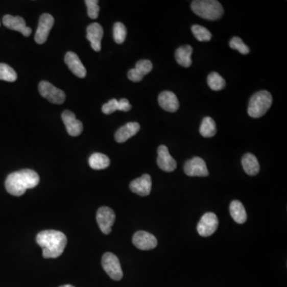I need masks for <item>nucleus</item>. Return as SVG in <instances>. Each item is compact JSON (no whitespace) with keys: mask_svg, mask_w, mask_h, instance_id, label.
Wrapping results in <instances>:
<instances>
[{"mask_svg":"<svg viewBox=\"0 0 287 287\" xmlns=\"http://www.w3.org/2000/svg\"><path fill=\"white\" fill-rule=\"evenodd\" d=\"M272 95L268 91H259L251 97L247 113L253 118H258L264 116L269 110L272 105Z\"/></svg>","mask_w":287,"mask_h":287,"instance_id":"20e7f679","label":"nucleus"},{"mask_svg":"<svg viewBox=\"0 0 287 287\" xmlns=\"http://www.w3.org/2000/svg\"><path fill=\"white\" fill-rule=\"evenodd\" d=\"M193 52V49L191 45H182L179 47L175 53V58L179 65L183 67H190L193 64V61H192Z\"/></svg>","mask_w":287,"mask_h":287,"instance_id":"412c9836","label":"nucleus"},{"mask_svg":"<svg viewBox=\"0 0 287 287\" xmlns=\"http://www.w3.org/2000/svg\"><path fill=\"white\" fill-rule=\"evenodd\" d=\"M153 63L149 60H140L136 62L134 69H131L128 73V78L132 82H138L143 79L144 77L151 72Z\"/></svg>","mask_w":287,"mask_h":287,"instance_id":"f3484780","label":"nucleus"},{"mask_svg":"<svg viewBox=\"0 0 287 287\" xmlns=\"http://www.w3.org/2000/svg\"><path fill=\"white\" fill-rule=\"evenodd\" d=\"M242 165L244 171L249 176H255L259 173L260 165L256 156L251 153H247L242 158Z\"/></svg>","mask_w":287,"mask_h":287,"instance_id":"4be33fe9","label":"nucleus"},{"mask_svg":"<svg viewBox=\"0 0 287 287\" xmlns=\"http://www.w3.org/2000/svg\"><path fill=\"white\" fill-rule=\"evenodd\" d=\"M62 119L66 126L67 133L70 136H78L83 131V125L80 121L76 118L75 113L71 111H64Z\"/></svg>","mask_w":287,"mask_h":287,"instance_id":"dca6fc26","label":"nucleus"},{"mask_svg":"<svg viewBox=\"0 0 287 287\" xmlns=\"http://www.w3.org/2000/svg\"><path fill=\"white\" fill-rule=\"evenodd\" d=\"M219 220L217 214L212 212L204 214L197 225L199 234L203 237L211 236L218 228Z\"/></svg>","mask_w":287,"mask_h":287,"instance_id":"0eeeda50","label":"nucleus"},{"mask_svg":"<svg viewBox=\"0 0 287 287\" xmlns=\"http://www.w3.org/2000/svg\"><path fill=\"white\" fill-rule=\"evenodd\" d=\"M157 164L161 170L170 173L177 169V162L169 153L167 146H160L157 149Z\"/></svg>","mask_w":287,"mask_h":287,"instance_id":"2eb2a0df","label":"nucleus"},{"mask_svg":"<svg viewBox=\"0 0 287 287\" xmlns=\"http://www.w3.org/2000/svg\"><path fill=\"white\" fill-rule=\"evenodd\" d=\"M86 7H87L88 15L92 19H96L99 17L100 8L99 6V1L97 0H86Z\"/></svg>","mask_w":287,"mask_h":287,"instance_id":"7c9ffc66","label":"nucleus"},{"mask_svg":"<svg viewBox=\"0 0 287 287\" xmlns=\"http://www.w3.org/2000/svg\"><path fill=\"white\" fill-rule=\"evenodd\" d=\"M38 90L44 99H47L51 103L60 105L66 101V94L63 91L46 81H42L39 83Z\"/></svg>","mask_w":287,"mask_h":287,"instance_id":"423d86ee","label":"nucleus"},{"mask_svg":"<svg viewBox=\"0 0 287 287\" xmlns=\"http://www.w3.org/2000/svg\"><path fill=\"white\" fill-rule=\"evenodd\" d=\"M158 102L160 107L167 112L174 113L180 107L177 97L171 91H164L158 97Z\"/></svg>","mask_w":287,"mask_h":287,"instance_id":"a211bd4d","label":"nucleus"},{"mask_svg":"<svg viewBox=\"0 0 287 287\" xmlns=\"http://www.w3.org/2000/svg\"><path fill=\"white\" fill-rule=\"evenodd\" d=\"M119 110L124 111V112H128L132 108L131 105L129 103V101L126 99H121L118 101Z\"/></svg>","mask_w":287,"mask_h":287,"instance_id":"473e14b6","label":"nucleus"},{"mask_svg":"<svg viewBox=\"0 0 287 287\" xmlns=\"http://www.w3.org/2000/svg\"><path fill=\"white\" fill-rule=\"evenodd\" d=\"M116 110H119L118 101L116 99H112L102 106V112L105 114H112Z\"/></svg>","mask_w":287,"mask_h":287,"instance_id":"2f4dec72","label":"nucleus"},{"mask_svg":"<svg viewBox=\"0 0 287 287\" xmlns=\"http://www.w3.org/2000/svg\"><path fill=\"white\" fill-rule=\"evenodd\" d=\"M104 31L102 26L98 22H93L88 26L86 29V38L90 42L93 51L99 52L102 49V39Z\"/></svg>","mask_w":287,"mask_h":287,"instance_id":"4468645a","label":"nucleus"},{"mask_svg":"<svg viewBox=\"0 0 287 287\" xmlns=\"http://www.w3.org/2000/svg\"><path fill=\"white\" fill-rule=\"evenodd\" d=\"M102 267L107 275L115 281H120L123 278V271L118 258L113 253L106 252L102 256Z\"/></svg>","mask_w":287,"mask_h":287,"instance_id":"39448f33","label":"nucleus"},{"mask_svg":"<svg viewBox=\"0 0 287 287\" xmlns=\"http://www.w3.org/2000/svg\"><path fill=\"white\" fill-rule=\"evenodd\" d=\"M59 287H75V286H73V285H62V286H59Z\"/></svg>","mask_w":287,"mask_h":287,"instance_id":"72a5a7b5","label":"nucleus"},{"mask_svg":"<svg viewBox=\"0 0 287 287\" xmlns=\"http://www.w3.org/2000/svg\"><path fill=\"white\" fill-rule=\"evenodd\" d=\"M65 62L74 75L80 78L86 76V69L78 55L74 52H67L65 56Z\"/></svg>","mask_w":287,"mask_h":287,"instance_id":"6ab92c4d","label":"nucleus"},{"mask_svg":"<svg viewBox=\"0 0 287 287\" xmlns=\"http://www.w3.org/2000/svg\"><path fill=\"white\" fill-rule=\"evenodd\" d=\"M55 23V18L50 14H42L39 18L38 27L35 32V40L38 44L46 42L51 28Z\"/></svg>","mask_w":287,"mask_h":287,"instance_id":"1a4fd4ad","label":"nucleus"},{"mask_svg":"<svg viewBox=\"0 0 287 287\" xmlns=\"http://www.w3.org/2000/svg\"><path fill=\"white\" fill-rule=\"evenodd\" d=\"M89 164L94 170H102L109 167L110 160L106 155L100 153H93L89 157Z\"/></svg>","mask_w":287,"mask_h":287,"instance_id":"b1692460","label":"nucleus"},{"mask_svg":"<svg viewBox=\"0 0 287 287\" xmlns=\"http://www.w3.org/2000/svg\"><path fill=\"white\" fill-rule=\"evenodd\" d=\"M230 47L232 50H236L242 55H247L249 54L250 49L244 41L240 37H233L229 42Z\"/></svg>","mask_w":287,"mask_h":287,"instance_id":"c756f323","label":"nucleus"},{"mask_svg":"<svg viewBox=\"0 0 287 287\" xmlns=\"http://www.w3.org/2000/svg\"><path fill=\"white\" fill-rule=\"evenodd\" d=\"M195 38L200 42H208L212 38V35L207 28L200 25H193L192 28Z\"/></svg>","mask_w":287,"mask_h":287,"instance_id":"bb28decb","label":"nucleus"},{"mask_svg":"<svg viewBox=\"0 0 287 287\" xmlns=\"http://www.w3.org/2000/svg\"><path fill=\"white\" fill-rule=\"evenodd\" d=\"M191 7L195 14L207 20H217L224 14L223 6L217 0H197Z\"/></svg>","mask_w":287,"mask_h":287,"instance_id":"7ed1b4c3","label":"nucleus"},{"mask_svg":"<svg viewBox=\"0 0 287 287\" xmlns=\"http://www.w3.org/2000/svg\"><path fill=\"white\" fill-rule=\"evenodd\" d=\"M230 214L237 224H244L247 221V212L244 204L238 200H234L230 204Z\"/></svg>","mask_w":287,"mask_h":287,"instance_id":"5701e85b","label":"nucleus"},{"mask_svg":"<svg viewBox=\"0 0 287 287\" xmlns=\"http://www.w3.org/2000/svg\"><path fill=\"white\" fill-rule=\"evenodd\" d=\"M140 127L137 122H129L115 133V140L118 143H124L138 133Z\"/></svg>","mask_w":287,"mask_h":287,"instance_id":"aec40b11","label":"nucleus"},{"mask_svg":"<svg viewBox=\"0 0 287 287\" xmlns=\"http://www.w3.org/2000/svg\"><path fill=\"white\" fill-rule=\"evenodd\" d=\"M200 133L202 136L206 138L212 137L217 133V126L216 122L210 116H207L202 122L200 128Z\"/></svg>","mask_w":287,"mask_h":287,"instance_id":"393cba45","label":"nucleus"},{"mask_svg":"<svg viewBox=\"0 0 287 287\" xmlns=\"http://www.w3.org/2000/svg\"><path fill=\"white\" fill-rule=\"evenodd\" d=\"M39 176L31 169H22L11 173L5 181V187L8 193L21 197L28 189L36 187L39 183Z\"/></svg>","mask_w":287,"mask_h":287,"instance_id":"f03ea898","label":"nucleus"},{"mask_svg":"<svg viewBox=\"0 0 287 287\" xmlns=\"http://www.w3.org/2000/svg\"><path fill=\"white\" fill-rule=\"evenodd\" d=\"M133 244L138 249L149 251L154 249L157 246V240L153 234L147 231H139L133 235Z\"/></svg>","mask_w":287,"mask_h":287,"instance_id":"9b49d317","label":"nucleus"},{"mask_svg":"<svg viewBox=\"0 0 287 287\" xmlns=\"http://www.w3.org/2000/svg\"><path fill=\"white\" fill-rule=\"evenodd\" d=\"M207 84L212 90L219 91L224 89L226 86L224 78L217 72H212L207 77Z\"/></svg>","mask_w":287,"mask_h":287,"instance_id":"a878e982","label":"nucleus"},{"mask_svg":"<svg viewBox=\"0 0 287 287\" xmlns=\"http://www.w3.org/2000/svg\"><path fill=\"white\" fill-rule=\"evenodd\" d=\"M36 242L42 247L45 258H56L62 255L67 244L66 234L55 230H45L38 233Z\"/></svg>","mask_w":287,"mask_h":287,"instance_id":"f257e3e1","label":"nucleus"},{"mask_svg":"<svg viewBox=\"0 0 287 287\" xmlns=\"http://www.w3.org/2000/svg\"><path fill=\"white\" fill-rule=\"evenodd\" d=\"M127 31L126 26L122 22H116L113 26V38L117 44H122L126 40Z\"/></svg>","mask_w":287,"mask_h":287,"instance_id":"c85d7f7f","label":"nucleus"},{"mask_svg":"<svg viewBox=\"0 0 287 287\" xmlns=\"http://www.w3.org/2000/svg\"><path fill=\"white\" fill-rule=\"evenodd\" d=\"M115 219H116V216H115L114 211L109 207H102L98 210L97 222L103 234H110L112 227L114 224Z\"/></svg>","mask_w":287,"mask_h":287,"instance_id":"6e6552de","label":"nucleus"},{"mask_svg":"<svg viewBox=\"0 0 287 287\" xmlns=\"http://www.w3.org/2000/svg\"><path fill=\"white\" fill-rule=\"evenodd\" d=\"M17 79V74L15 69H13L8 64L0 63V80L6 82H15Z\"/></svg>","mask_w":287,"mask_h":287,"instance_id":"cd10ccee","label":"nucleus"},{"mask_svg":"<svg viewBox=\"0 0 287 287\" xmlns=\"http://www.w3.org/2000/svg\"><path fill=\"white\" fill-rule=\"evenodd\" d=\"M184 169V173L188 177H204L209 175L205 161L198 156H195L186 161Z\"/></svg>","mask_w":287,"mask_h":287,"instance_id":"9d476101","label":"nucleus"},{"mask_svg":"<svg viewBox=\"0 0 287 287\" xmlns=\"http://www.w3.org/2000/svg\"><path fill=\"white\" fill-rule=\"evenodd\" d=\"M129 188L133 193H136L140 197H147L151 193V177L149 174L142 175L141 177L130 183Z\"/></svg>","mask_w":287,"mask_h":287,"instance_id":"f8f14e48","label":"nucleus"},{"mask_svg":"<svg viewBox=\"0 0 287 287\" xmlns=\"http://www.w3.org/2000/svg\"><path fill=\"white\" fill-rule=\"evenodd\" d=\"M3 23L8 29L18 31L26 37H29L32 33V30L26 26L25 20L22 17L5 15L3 18Z\"/></svg>","mask_w":287,"mask_h":287,"instance_id":"ddd939ff","label":"nucleus"}]
</instances>
